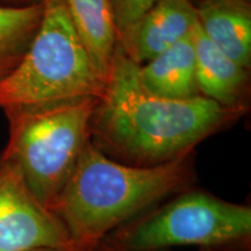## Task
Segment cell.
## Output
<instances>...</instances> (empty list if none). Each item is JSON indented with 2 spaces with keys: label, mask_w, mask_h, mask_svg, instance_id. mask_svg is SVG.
Masks as SVG:
<instances>
[{
  "label": "cell",
  "mask_w": 251,
  "mask_h": 251,
  "mask_svg": "<svg viewBox=\"0 0 251 251\" xmlns=\"http://www.w3.org/2000/svg\"><path fill=\"white\" fill-rule=\"evenodd\" d=\"M140 65L117 46L107 83L91 119V142L122 164L155 166L194 152L198 143L246 114L201 96L175 100L153 94Z\"/></svg>",
  "instance_id": "1"
},
{
  "label": "cell",
  "mask_w": 251,
  "mask_h": 251,
  "mask_svg": "<svg viewBox=\"0 0 251 251\" xmlns=\"http://www.w3.org/2000/svg\"><path fill=\"white\" fill-rule=\"evenodd\" d=\"M193 155L133 166L113 161L90 141L49 207L64 226L72 251H94L114 229L194 186Z\"/></svg>",
  "instance_id": "2"
},
{
  "label": "cell",
  "mask_w": 251,
  "mask_h": 251,
  "mask_svg": "<svg viewBox=\"0 0 251 251\" xmlns=\"http://www.w3.org/2000/svg\"><path fill=\"white\" fill-rule=\"evenodd\" d=\"M106 83L107 76L78 36L64 0H45L26 55L0 83V108L36 111L99 100Z\"/></svg>",
  "instance_id": "3"
},
{
  "label": "cell",
  "mask_w": 251,
  "mask_h": 251,
  "mask_svg": "<svg viewBox=\"0 0 251 251\" xmlns=\"http://www.w3.org/2000/svg\"><path fill=\"white\" fill-rule=\"evenodd\" d=\"M251 251V208L192 186L129 220L94 251Z\"/></svg>",
  "instance_id": "4"
},
{
  "label": "cell",
  "mask_w": 251,
  "mask_h": 251,
  "mask_svg": "<svg viewBox=\"0 0 251 251\" xmlns=\"http://www.w3.org/2000/svg\"><path fill=\"white\" fill-rule=\"evenodd\" d=\"M98 101L5 112L9 137L0 155L18 169L30 192L48 208L91 141V119Z\"/></svg>",
  "instance_id": "5"
},
{
  "label": "cell",
  "mask_w": 251,
  "mask_h": 251,
  "mask_svg": "<svg viewBox=\"0 0 251 251\" xmlns=\"http://www.w3.org/2000/svg\"><path fill=\"white\" fill-rule=\"evenodd\" d=\"M72 251L64 226L0 155V251Z\"/></svg>",
  "instance_id": "6"
},
{
  "label": "cell",
  "mask_w": 251,
  "mask_h": 251,
  "mask_svg": "<svg viewBox=\"0 0 251 251\" xmlns=\"http://www.w3.org/2000/svg\"><path fill=\"white\" fill-rule=\"evenodd\" d=\"M197 25L191 0H158L118 46L128 58L142 65L190 35Z\"/></svg>",
  "instance_id": "7"
},
{
  "label": "cell",
  "mask_w": 251,
  "mask_h": 251,
  "mask_svg": "<svg viewBox=\"0 0 251 251\" xmlns=\"http://www.w3.org/2000/svg\"><path fill=\"white\" fill-rule=\"evenodd\" d=\"M196 51V79L199 94L229 108H248L249 69H246L219 50L200 30L193 31Z\"/></svg>",
  "instance_id": "8"
},
{
  "label": "cell",
  "mask_w": 251,
  "mask_h": 251,
  "mask_svg": "<svg viewBox=\"0 0 251 251\" xmlns=\"http://www.w3.org/2000/svg\"><path fill=\"white\" fill-rule=\"evenodd\" d=\"M202 34L241 67L251 65V5L249 0H201L196 6Z\"/></svg>",
  "instance_id": "9"
},
{
  "label": "cell",
  "mask_w": 251,
  "mask_h": 251,
  "mask_svg": "<svg viewBox=\"0 0 251 251\" xmlns=\"http://www.w3.org/2000/svg\"><path fill=\"white\" fill-rule=\"evenodd\" d=\"M193 31L150 61L140 65V79L150 92L175 100L191 99L200 96L196 79Z\"/></svg>",
  "instance_id": "10"
},
{
  "label": "cell",
  "mask_w": 251,
  "mask_h": 251,
  "mask_svg": "<svg viewBox=\"0 0 251 251\" xmlns=\"http://www.w3.org/2000/svg\"><path fill=\"white\" fill-rule=\"evenodd\" d=\"M72 25L99 70L108 75L118 46L111 0H64Z\"/></svg>",
  "instance_id": "11"
},
{
  "label": "cell",
  "mask_w": 251,
  "mask_h": 251,
  "mask_svg": "<svg viewBox=\"0 0 251 251\" xmlns=\"http://www.w3.org/2000/svg\"><path fill=\"white\" fill-rule=\"evenodd\" d=\"M42 14L43 2L25 7L0 5V83L23 61Z\"/></svg>",
  "instance_id": "12"
},
{
  "label": "cell",
  "mask_w": 251,
  "mask_h": 251,
  "mask_svg": "<svg viewBox=\"0 0 251 251\" xmlns=\"http://www.w3.org/2000/svg\"><path fill=\"white\" fill-rule=\"evenodd\" d=\"M158 0H111L118 42Z\"/></svg>",
  "instance_id": "13"
},
{
  "label": "cell",
  "mask_w": 251,
  "mask_h": 251,
  "mask_svg": "<svg viewBox=\"0 0 251 251\" xmlns=\"http://www.w3.org/2000/svg\"><path fill=\"white\" fill-rule=\"evenodd\" d=\"M45 0H0V5L11 7H25V6L42 4Z\"/></svg>",
  "instance_id": "14"
},
{
  "label": "cell",
  "mask_w": 251,
  "mask_h": 251,
  "mask_svg": "<svg viewBox=\"0 0 251 251\" xmlns=\"http://www.w3.org/2000/svg\"><path fill=\"white\" fill-rule=\"evenodd\" d=\"M164 251H170V250H164ZM198 251H206V250H202V249H198Z\"/></svg>",
  "instance_id": "15"
},
{
  "label": "cell",
  "mask_w": 251,
  "mask_h": 251,
  "mask_svg": "<svg viewBox=\"0 0 251 251\" xmlns=\"http://www.w3.org/2000/svg\"><path fill=\"white\" fill-rule=\"evenodd\" d=\"M37 251H54V250H37Z\"/></svg>",
  "instance_id": "16"
},
{
  "label": "cell",
  "mask_w": 251,
  "mask_h": 251,
  "mask_svg": "<svg viewBox=\"0 0 251 251\" xmlns=\"http://www.w3.org/2000/svg\"><path fill=\"white\" fill-rule=\"evenodd\" d=\"M249 1H250V0H249Z\"/></svg>",
  "instance_id": "17"
}]
</instances>
